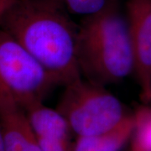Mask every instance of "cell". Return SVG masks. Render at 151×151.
Here are the masks:
<instances>
[{
	"label": "cell",
	"mask_w": 151,
	"mask_h": 151,
	"mask_svg": "<svg viewBox=\"0 0 151 151\" xmlns=\"http://www.w3.org/2000/svg\"><path fill=\"white\" fill-rule=\"evenodd\" d=\"M132 151H139V150H135V149H134V148H132Z\"/></svg>",
	"instance_id": "cell-14"
},
{
	"label": "cell",
	"mask_w": 151,
	"mask_h": 151,
	"mask_svg": "<svg viewBox=\"0 0 151 151\" xmlns=\"http://www.w3.org/2000/svg\"><path fill=\"white\" fill-rule=\"evenodd\" d=\"M141 99L151 101V0H124Z\"/></svg>",
	"instance_id": "cell-5"
},
{
	"label": "cell",
	"mask_w": 151,
	"mask_h": 151,
	"mask_svg": "<svg viewBox=\"0 0 151 151\" xmlns=\"http://www.w3.org/2000/svg\"><path fill=\"white\" fill-rule=\"evenodd\" d=\"M24 109L37 138L70 139L71 129L58 109L48 108L43 102L30 104Z\"/></svg>",
	"instance_id": "cell-8"
},
{
	"label": "cell",
	"mask_w": 151,
	"mask_h": 151,
	"mask_svg": "<svg viewBox=\"0 0 151 151\" xmlns=\"http://www.w3.org/2000/svg\"><path fill=\"white\" fill-rule=\"evenodd\" d=\"M135 129L134 115H127L117 126L101 134L78 136L74 151H120Z\"/></svg>",
	"instance_id": "cell-7"
},
{
	"label": "cell",
	"mask_w": 151,
	"mask_h": 151,
	"mask_svg": "<svg viewBox=\"0 0 151 151\" xmlns=\"http://www.w3.org/2000/svg\"><path fill=\"white\" fill-rule=\"evenodd\" d=\"M76 57L81 76L103 86L119 82L134 71L129 29L120 2L83 17Z\"/></svg>",
	"instance_id": "cell-2"
},
{
	"label": "cell",
	"mask_w": 151,
	"mask_h": 151,
	"mask_svg": "<svg viewBox=\"0 0 151 151\" xmlns=\"http://www.w3.org/2000/svg\"><path fill=\"white\" fill-rule=\"evenodd\" d=\"M64 86L57 109L77 136L108 131L128 115L122 103L105 86L81 77Z\"/></svg>",
	"instance_id": "cell-4"
},
{
	"label": "cell",
	"mask_w": 151,
	"mask_h": 151,
	"mask_svg": "<svg viewBox=\"0 0 151 151\" xmlns=\"http://www.w3.org/2000/svg\"><path fill=\"white\" fill-rule=\"evenodd\" d=\"M60 81L10 35L0 29V96L24 108L43 102Z\"/></svg>",
	"instance_id": "cell-3"
},
{
	"label": "cell",
	"mask_w": 151,
	"mask_h": 151,
	"mask_svg": "<svg viewBox=\"0 0 151 151\" xmlns=\"http://www.w3.org/2000/svg\"><path fill=\"white\" fill-rule=\"evenodd\" d=\"M0 151H6L4 140L3 134H2V131H1V128H0Z\"/></svg>",
	"instance_id": "cell-13"
},
{
	"label": "cell",
	"mask_w": 151,
	"mask_h": 151,
	"mask_svg": "<svg viewBox=\"0 0 151 151\" xmlns=\"http://www.w3.org/2000/svg\"><path fill=\"white\" fill-rule=\"evenodd\" d=\"M70 14L83 17L92 15L121 0H61Z\"/></svg>",
	"instance_id": "cell-10"
},
{
	"label": "cell",
	"mask_w": 151,
	"mask_h": 151,
	"mask_svg": "<svg viewBox=\"0 0 151 151\" xmlns=\"http://www.w3.org/2000/svg\"><path fill=\"white\" fill-rule=\"evenodd\" d=\"M0 128L6 151H43L24 109L0 96Z\"/></svg>",
	"instance_id": "cell-6"
},
{
	"label": "cell",
	"mask_w": 151,
	"mask_h": 151,
	"mask_svg": "<svg viewBox=\"0 0 151 151\" xmlns=\"http://www.w3.org/2000/svg\"><path fill=\"white\" fill-rule=\"evenodd\" d=\"M61 0H16L0 16L10 35L65 86L81 78L76 57L78 26Z\"/></svg>",
	"instance_id": "cell-1"
},
{
	"label": "cell",
	"mask_w": 151,
	"mask_h": 151,
	"mask_svg": "<svg viewBox=\"0 0 151 151\" xmlns=\"http://www.w3.org/2000/svg\"><path fill=\"white\" fill-rule=\"evenodd\" d=\"M43 151H74L73 144L67 139L37 138Z\"/></svg>",
	"instance_id": "cell-11"
},
{
	"label": "cell",
	"mask_w": 151,
	"mask_h": 151,
	"mask_svg": "<svg viewBox=\"0 0 151 151\" xmlns=\"http://www.w3.org/2000/svg\"><path fill=\"white\" fill-rule=\"evenodd\" d=\"M134 118L135 129L132 148L139 151H151V108H139Z\"/></svg>",
	"instance_id": "cell-9"
},
{
	"label": "cell",
	"mask_w": 151,
	"mask_h": 151,
	"mask_svg": "<svg viewBox=\"0 0 151 151\" xmlns=\"http://www.w3.org/2000/svg\"><path fill=\"white\" fill-rule=\"evenodd\" d=\"M16 0H0V16Z\"/></svg>",
	"instance_id": "cell-12"
}]
</instances>
